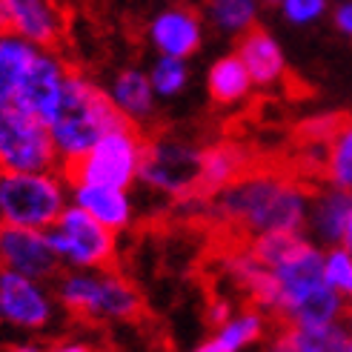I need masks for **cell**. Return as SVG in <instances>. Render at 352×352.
Wrapping results in <instances>:
<instances>
[{"instance_id": "1", "label": "cell", "mask_w": 352, "mask_h": 352, "mask_svg": "<svg viewBox=\"0 0 352 352\" xmlns=\"http://www.w3.org/2000/svg\"><path fill=\"white\" fill-rule=\"evenodd\" d=\"M312 186L275 169H246L241 178L204 198L218 223L255 238L263 232H304Z\"/></svg>"}, {"instance_id": "2", "label": "cell", "mask_w": 352, "mask_h": 352, "mask_svg": "<svg viewBox=\"0 0 352 352\" xmlns=\"http://www.w3.org/2000/svg\"><path fill=\"white\" fill-rule=\"evenodd\" d=\"M272 272V307L275 324H336L344 321L346 301L324 278V246L307 235L280 258Z\"/></svg>"}, {"instance_id": "3", "label": "cell", "mask_w": 352, "mask_h": 352, "mask_svg": "<svg viewBox=\"0 0 352 352\" xmlns=\"http://www.w3.org/2000/svg\"><path fill=\"white\" fill-rule=\"evenodd\" d=\"M63 315L86 324H129L144 315V298L118 267L60 270L52 280Z\"/></svg>"}, {"instance_id": "4", "label": "cell", "mask_w": 352, "mask_h": 352, "mask_svg": "<svg viewBox=\"0 0 352 352\" xmlns=\"http://www.w3.org/2000/svg\"><path fill=\"white\" fill-rule=\"evenodd\" d=\"M118 107L112 103L109 92L98 86L89 75L72 69L66 78L63 100L49 120V132L55 140V149L60 157V166L75 164L80 155H86L100 135H107L112 126L123 123Z\"/></svg>"}, {"instance_id": "5", "label": "cell", "mask_w": 352, "mask_h": 352, "mask_svg": "<svg viewBox=\"0 0 352 352\" xmlns=\"http://www.w3.org/2000/svg\"><path fill=\"white\" fill-rule=\"evenodd\" d=\"M69 206V175L55 169H0V226L49 230Z\"/></svg>"}, {"instance_id": "6", "label": "cell", "mask_w": 352, "mask_h": 352, "mask_svg": "<svg viewBox=\"0 0 352 352\" xmlns=\"http://www.w3.org/2000/svg\"><path fill=\"white\" fill-rule=\"evenodd\" d=\"M201 161L204 149L192 140L172 135H146L144 161L138 184L166 201H198L201 195Z\"/></svg>"}, {"instance_id": "7", "label": "cell", "mask_w": 352, "mask_h": 352, "mask_svg": "<svg viewBox=\"0 0 352 352\" xmlns=\"http://www.w3.org/2000/svg\"><path fill=\"white\" fill-rule=\"evenodd\" d=\"M144 149H146V132L135 126V123L123 120L107 135H100L95 146L86 155H80L75 164L63 166V172L69 175V181H92V184L132 189L138 186Z\"/></svg>"}, {"instance_id": "8", "label": "cell", "mask_w": 352, "mask_h": 352, "mask_svg": "<svg viewBox=\"0 0 352 352\" xmlns=\"http://www.w3.org/2000/svg\"><path fill=\"white\" fill-rule=\"evenodd\" d=\"M46 232L63 270L118 267V232L95 221L72 201Z\"/></svg>"}, {"instance_id": "9", "label": "cell", "mask_w": 352, "mask_h": 352, "mask_svg": "<svg viewBox=\"0 0 352 352\" xmlns=\"http://www.w3.org/2000/svg\"><path fill=\"white\" fill-rule=\"evenodd\" d=\"M60 315L63 309L52 280L0 270V327L26 338H41L58 329Z\"/></svg>"}, {"instance_id": "10", "label": "cell", "mask_w": 352, "mask_h": 352, "mask_svg": "<svg viewBox=\"0 0 352 352\" xmlns=\"http://www.w3.org/2000/svg\"><path fill=\"white\" fill-rule=\"evenodd\" d=\"M60 157L49 123L21 109L17 103L0 107V169H55Z\"/></svg>"}, {"instance_id": "11", "label": "cell", "mask_w": 352, "mask_h": 352, "mask_svg": "<svg viewBox=\"0 0 352 352\" xmlns=\"http://www.w3.org/2000/svg\"><path fill=\"white\" fill-rule=\"evenodd\" d=\"M0 270H12L38 280H55L63 267L46 230L0 226Z\"/></svg>"}, {"instance_id": "12", "label": "cell", "mask_w": 352, "mask_h": 352, "mask_svg": "<svg viewBox=\"0 0 352 352\" xmlns=\"http://www.w3.org/2000/svg\"><path fill=\"white\" fill-rule=\"evenodd\" d=\"M69 72H72V66L58 55L55 46L41 49L38 58H34L32 66H29L21 89H17V95H14V103L21 109L32 112L34 118L49 123L52 118H55L60 100H63Z\"/></svg>"}, {"instance_id": "13", "label": "cell", "mask_w": 352, "mask_h": 352, "mask_svg": "<svg viewBox=\"0 0 352 352\" xmlns=\"http://www.w3.org/2000/svg\"><path fill=\"white\" fill-rule=\"evenodd\" d=\"M0 29H12L34 46L52 49L63 38V12L58 0H0Z\"/></svg>"}, {"instance_id": "14", "label": "cell", "mask_w": 352, "mask_h": 352, "mask_svg": "<svg viewBox=\"0 0 352 352\" xmlns=\"http://www.w3.org/2000/svg\"><path fill=\"white\" fill-rule=\"evenodd\" d=\"M69 201L89 212L95 221L109 226L112 232H129L138 218V204L132 189L92 184V181H69Z\"/></svg>"}, {"instance_id": "15", "label": "cell", "mask_w": 352, "mask_h": 352, "mask_svg": "<svg viewBox=\"0 0 352 352\" xmlns=\"http://www.w3.org/2000/svg\"><path fill=\"white\" fill-rule=\"evenodd\" d=\"M352 218V192L336 184L321 181L309 192L304 235L318 246H336L344 238V230Z\"/></svg>"}, {"instance_id": "16", "label": "cell", "mask_w": 352, "mask_h": 352, "mask_svg": "<svg viewBox=\"0 0 352 352\" xmlns=\"http://www.w3.org/2000/svg\"><path fill=\"white\" fill-rule=\"evenodd\" d=\"M146 34L157 55L189 58L204 43V17L189 6H169L152 17Z\"/></svg>"}, {"instance_id": "17", "label": "cell", "mask_w": 352, "mask_h": 352, "mask_svg": "<svg viewBox=\"0 0 352 352\" xmlns=\"http://www.w3.org/2000/svg\"><path fill=\"white\" fill-rule=\"evenodd\" d=\"M275 329V318L255 304L235 309L223 324L212 327V332L201 341V352H241L255 344L270 341Z\"/></svg>"}, {"instance_id": "18", "label": "cell", "mask_w": 352, "mask_h": 352, "mask_svg": "<svg viewBox=\"0 0 352 352\" xmlns=\"http://www.w3.org/2000/svg\"><path fill=\"white\" fill-rule=\"evenodd\" d=\"M270 349L278 352H352V332L336 324H275Z\"/></svg>"}, {"instance_id": "19", "label": "cell", "mask_w": 352, "mask_h": 352, "mask_svg": "<svg viewBox=\"0 0 352 352\" xmlns=\"http://www.w3.org/2000/svg\"><path fill=\"white\" fill-rule=\"evenodd\" d=\"M235 55L243 60L246 72H250L252 83L258 89H272L287 78V55L280 43L275 41V34L252 26L250 32H243L238 38Z\"/></svg>"}, {"instance_id": "20", "label": "cell", "mask_w": 352, "mask_h": 352, "mask_svg": "<svg viewBox=\"0 0 352 352\" xmlns=\"http://www.w3.org/2000/svg\"><path fill=\"white\" fill-rule=\"evenodd\" d=\"M107 92L112 98V103L118 107V112L126 118L129 123L144 129L146 123L155 118L157 109V95L152 89L149 72L138 66H123L120 72L112 78V83L107 86Z\"/></svg>"}, {"instance_id": "21", "label": "cell", "mask_w": 352, "mask_h": 352, "mask_svg": "<svg viewBox=\"0 0 352 352\" xmlns=\"http://www.w3.org/2000/svg\"><path fill=\"white\" fill-rule=\"evenodd\" d=\"M41 49L43 46H34L12 29H0V107L14 103V95Z\"/></svg>"}, {"instance_id": "22", "label": "cell", "mask_w": 352, "mask_h": 352, "mask_svg": "<svg viewBox=\"0 0 352 352\" xmlns=\"http://www.w3.org/2000/svg\"><path fill=\"white\" fill-rule=\"evenodd\" d=\"M206 89H209V98H212L218 107H238L246 98L252 95L255 83L246 72L243 60L235 55H223L218 58L206 72Z\"/></svg>"}, {"instance_id": "23", "label": "cell", "mask_w": 352, "mask_h": 352, "mask_svg": "<svg viewBox=\"0 0 352 352\" xmlns=\"http://www.w3.org/2000/svg\"><path fill=\"white\" fill-rule=\"evenodd\" d=\"M250 169V157L238 144H215L204 149V161H201V195H212V192L223 189L226 184H232L235 178Z\"/></svg>"}, {"instance_id": "24", "label": "cell", "mask_w": 352, "mask_h": 352, "mask_svg": "<svg viewBox=\"0 0 352 352\" xmlns=\"http://www.w3.org/2000/svg\"><path fill=\"white\" fill-rule=\"evenodd\" d=\"M321 181L352 192V118H344L332 138L324 144Z\"/></svg>"}, {"instance_id": "25", "label": "cell", "mask_w": 352, "mask_h": 352, "mask_svg": "<svg viewBox=\"0 0 352 352\" xmlns=\"http://www.w3.org/2000/svg\"><path fill=\"white\" fill-rule=\"evenodd\" d=\"M206 21L221 34L241 38L243 32L258 26L261 0H206Z\"/></svg>"}, {"instance_id": "26", "label": "cell", "mask_w": 352, "mask_h": 352, "mask_svg": "<svg viewBox=\"0 0 352 352\" xmlns=\"http://www.w3.org/2000/svg\"><path fill=\"white\" fill-rule=\"evenodd\" d=\"M149 80L157 100H172L178 98L186 83H189V69L186 58H172V55H157V60L149 66Z\"/></svg>"}, {"instance_id": "27", "label": "cell", "mask_w": 352, "mask_h": 352, "mask_svg": "<svg viewBox=\"0 0 352 352\" xmlns=\"http://www.w3.org/2000/svg\"><path fill=\"white\" fill-rule=\"evenodd\" d=\"M324 278L344 301L352 298V252L344 243L324 246Z\"/></svg>"}, {"instance_id": "28", "label": "cell", "mask_w": 352, "mask_h": 352, "mask_svg": "<svg viewBox=\"0 0 352 352\" xmlns=\"http://www.w3.org/2000/svg\"><path fill=\"white\" fill-rule=\"evenodd\" d=\"M280 14L292 26H312L318 23L329 9V0H280Z\"/></svg>"}, {"instance_id": "29", "label": "cell", "mask_w": 352, "mask_h": 352, "mask_svg": "<svg viewBox=\"0 0 352 352\" xmlns=\"http://www.w3.org/2000/svg\"><path fill=\"white\" fill-rule=\"evenodd\" d=\"M332 26H336L344 38L352 41V0H341V3L332 9Z\"/></svg>"}, {"instance_id": "30", "label": "cell", "mask_w": 352, "mask_h": 352, "mask_svg": "<svg viewBox=\"0 0 352 352\" xmlns=\"http://www.w3.org/2000/svg\"><path fill=\"white\" fill-rule=\"evenodd\" d=\"M235 312V307L230 304V301H223V298H215L212 304H209V312H206V318H209V324L212 327H218V324H223L230 315Z\"/></svg>"}, {"instance_id": "31", "label": "cell", "mask_w": 352, "mask_h": 352, "mask_svg": "<svg viewBox=\"0 0 352 352\" xmlns=\"http://www.w3.org/2000/svg\"><path fill=\"white\" fill-rule=\"evenodd\" d=\"M341 243L346 246V250L352 252V218H349V223H346V230H344V238H341Z\"/></svg>"}, {"instance_id": "32", "label": "cell", "mask_w": 352, "mask_h": 352, "mask_svg": "<svg viewBox=\"0 0 352 352\" xmlns=\"http://www.w3.org/2000/svg\"><path fill=\"white\" fill-rule=\"evenodd\" d=\"M344 324L349 327V332H352V298L346 301V315H344Z\"/></svg>"}, {"instance_id": "33", "label": "cell", "mask_w": 352, "mask_h": 352, "mask_svg": "<svg viewBox=\"0 0 352 352\" xmlns=\"http://www.w3.org/2000/svg\"><path fill=\"white\" fill-rule=\"evenodd\" d=\"M261 3H270V6H278V3H280V0H261Z\"/></svg>"}]
</instances>
